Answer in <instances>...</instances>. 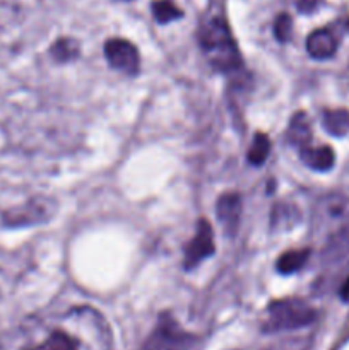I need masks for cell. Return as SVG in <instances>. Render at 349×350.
Here are the masks:
<instances>
[{
    "instance_id": "6da1fadb",
    "label": "cell",
    "mask_w": 349,
    "mask_h": 350,
    "mask_svg": "<svg viewBox=\"0 0 349 350\" xmlns=\"http://www.w3.org/2000/svg\"><path fill=\"white\" fill-rule=\"evenodd\" d=\"M0 350H112V335L96 310L68 308L26 321Z\"/></svg>"
},
{
    "instance_id": "7a4b0ae2",
    "label": "cell",
    "mask_w": 349,
    "mask_h": 350,
    "mask_svg": "<svg viewBox=\"0 0 349 350\" xmlns=\"http://www.w3.org/2000/svg\"><path fill=\"white\" fill-rule=\"evenodd\" d=\"M198 40L205 57L216 70L233 72L240 68L242 57L229 33L228 24L221 16H212L202 23Z\"/></svg>"
},
{
    "instance_id": "3957f363",
    "label": "cell",
    "mask_w": 349,
    "mask_h": 350,
    "mask_svg": "<svg viewBox=\"0 0 349 350\" xmlns=\"http://www.w3.org/2000/svg\"><path fill=\"white\" fill-rule=\"evenodd\" d=\"M349 228V193L334 191L318 200L313 215L315 236L322 241L335 238Z\"/></svg>"
},
{
    "instance_id": "277c9868",
    "label": "cell",
    "mask_w": 349,
    "mask_h": 350,
    "mask_svg": "<svg viewBox=\"0 0 349 350\" xmlns=\"http://www.w3.org/2000/svg\"><path fill=\"white\" fill-rule=\"evenodd\" d=\"M315 320V310L300 299L276 301L269 306V320L266 323L267 332L294 330L307 327Z\"/></svg>"
},
{
    "instance_id": "5b68a950",
    "label": "cell",
    "mask_w": 349,
    "mask_h": 350,
    "mask_svg": "<svg viewBox=\"0 0 349 350\" xmlns=\"http://www.w3.org/2000/svg\"><path fill=\"white\" fill-rule=\"evenodd\" d=\"M26 40L24 17L9 2H0V64L19 53Z\"/></svg>"
},
{
    "instance_id": "8992f818",
    "label": "cell",
    "mask_w": 349,
    "mask_h": 350,
    "mask_svg": "<svg viewBox=\"0 0 349 350\" xmlns=\"http://www.w3.org/2000/svg\"><path fill=\"white\" fill-rule=\"evenodd\" d=\"M105 55L109 65L123 74L133 75L139 70V51L130 41L120 40V38L108 40L105 43Z\"/></svg>"
},
{
    "instance_id": "52a82bcc",
    "label": "cell",
    "mask_w": 349,
    "mask_h": 350,
    "mask_svg": "<svg viewBox=\"0 0 349 350\" xmlns=\"http://www.w3.org/2000/svg\"><path fill=\"white\" fill-rule=\"evenodd\" d=\"M188 344H190V337L183 334L177 327V323L164 317L144 350H187Z\"/></svg>"
},
{
    "instance_id": "ba28073f",
    "label": "cell",
    "mask_w": 349,
    "mask_h": 350,
    "mask_svg": "<svg viewBox=\"0 0 349 350\" xmlns=\"http://www.w3.org/2000/svg\"><path fill=\"white\" fill-rule=\"evenodd\" d=\"M212 253H214V243H212L211 224L205 219H201L194 239L185 250V269H194Z\"/></svg>"
},
{
    "instance_id": "9c48e42d",
    "label": "cell",
    "mask_w": 349,
    "mask_h": 350,
    "mask_svg": "<svg viewBox=\"0 0 349 350\" xmlns=\"http://www.w3.org/2000/svg\"><path fill=\"white\" fill-rule=\"evenodd\" d=\"M50 215L48 211V202H40L33 200L27 202L23 207L12 208V211L5 212L3 215V221L7 226H29L41 222L43 219H47Z\"/></svg>"
},
{
    "instance_id": "30bf717a",
    "label": "cell",
    "mask_w": 349,
    "mask_h": 350,
    "mask_svg": "<svg viewBox=\"0 0 349 350\" xmlns=\"http://www.w3.org/2000/svg\"><path fill=\"white\" fill-rule=\"evenodd\" d=\"M242 215V198L236 193H226L218 200V217L226 232H235Z\"/></svg>"
},
{
    "instance_id": "8fae6325",
    "label": "cell",
    "mask_w": 349,
    "mask_h": 350,
    "mask_svg": "<svg viewBox=\"0 0 349 350\" xmlns=\"http://www.w3.org/2000/svg\"><path fill=\"white\" fill-rule=\"evenodd\" d=\"M307 50L317 60H325L331 58L337 50V40L334 34L327 29H317L308 36Z\"/></svg>"
},
{
    "instance_id": "7c38bea8",
    "label": "cell",
    "mask_w": 349,
    "mask_h": 350,
    "mask_svg": "<svg viewBox=\"0 0 349 350\" xmlns=\"http://www.w3.org/2000/svg\"><path fill=\"white\" fill-rule=\"evenodd\" d=\"M301 159L305 161L307 166L317 171H327L334 166V150L327 146L322 147H301Z\"/></svg>"
},
{
    "instance_id": "4fadbf2b",
    "label": "cell",
    "mask_w": 349,
    "mask_h": 350,
    "mask_svg": "<svg viewBox=\"0 0 349 350\" xmlns=\"http://www.w3.org/2000/svg\"><path fill=\"white\" fill-rule=\"evenodd\" d=\"M287 137L300 149L305 146H310L311 126L305 113H298V115L293 116L289 123V130H287Z\"/></svg>"
},
{
    "instance_id": "5bb4252c",
    "label": "cell",
    "mask_w": 349,
    "mask_h": 350,
    "mask_svg": "<svg viewBox=\"0 0 349 350\" xmlns=\"http://www.w3.org/2000/svg\"><path fill=\"white\" fill-rule=\"evenodd\" d=\"M324 126L331 135H346L349 130V111H346V109H328L324 115Z\"/></svg>"
},
{
    "instance_id": "9a60e30c",
    "label": "cell",
    "mask_w": 349,
    "mask_h": 350,
    "mask_svg": "<svg viewBox=\"0 0 349 350\" xmlns=\"http://www.w3.org/2000/svg\"><path fill=\"white\" fill-rule=\"evenodd\" d=\"M308 255H310L308 250H293V252L283 253L279 260H277V270L281 273L289 275V273L296 272V270H300L307 263Z\"/></svg>"
},
{
    "instance_id": "2e32d148",
    "label": "cell",
    "mask_w": 349,
    "mask_h": 350,
    "mask_svg": "<svg viewBox=\"0 0 349 350\" xmlns=\"http://www.w3.org/2000/svg\"><path fill=\"white\" fill-rule=\"evenodd\" d=\"M270 152V142L267 139V135L263 133H257L253 137V142L248 149V161L253 166H260V164L266 163L267 156Z\"/></svg>"
},
{
    "instance_id": "e0dca14e",
    "label": "cell",
    "mask_w": 349,
    "mask_h": 350,
    "mask_svg": "<svg viewBox=\"0 0 349 350\" xmlns=\"http://www.w3.org/2000/svg\"><path fill=\"white\" fill-rule=\"evenodd\" d=\"M153 14L159 24L171 23V21L180 19L183 16V12L178 7H174L171 2H168V0H156L153 3Z\"/></svg>"
},
{
    "instance_id": "ac0fdd59",
    "label": "cell",
    "mask_w": 349,
    "mask_h": 350,
    "mask_svg": "<svg viewBox=\"0 0 349 350\" xmlns=\"http://www.w3.org/2000/svg\"><path fill=\"white\" fill-rule=\"evenodd\" d=\"M51 55L55 57V60L58 62H70L74 58H77L79 55V44L74 40H68V38H62L57 43L51 46Z\"/></svg>"
},
{
    "instance_id": "d6986e66",
    "label": "cell",
    "mask_w": 349,
    "mask_h": 350,
    "mask_svg": "<svg viewBox=\"0 0 349 350\" xmlns=\"http://www.w3.org/2000/svg\"><path fill=\"white\" fill-rule=\"evenodd\" d=\"M291 27H293V21L287 14H281L274 23V34L279 41H287L291 36Z\"/></svg>"
},
{
    "instance_id": "ffe728a7",
    "label": "cell",
    "mask_w": 349,
    "mask_h": 350,
    "mask_svg": "<svg viewBox=\"0 0 349 350\" xmlns=\"http://www.w3.org/2000/svg\"><path fill=\"white\" fill-rule=\"evenodd\" d=\"M296 5L301 12H311L317 7V0H296Z\"/></svg>"
},
{
    "instance_id": "44dd1931",
    "label": "cell",
    "mask_w": 349,
    "mask_h": 350,
    "mask_svg": "<svg viewBox=\"0 0 349 350\" xmlns=\"http://www.w3.org/2000/svg\"><path fill=\"white\" fill-rule=\"evenodd\" d=\"M341 297L342 301H346V303H349V277L346 279V282L342 284L341 287Z\"/></svg>"
}]
</instances>
